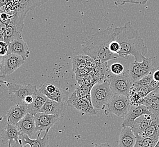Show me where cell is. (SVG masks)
I'll return each instance as SVG.
<instances>
[{
	"label": "cell",
	"instance_id": "obj_1",
	"mask_svg": "<svg viewBox=\"0 0 159 147\" xmlns=\"http://www.w3.org/2000/svg\"><path fill=\"white\" fill-rule=\"evenodd\" d=\"M115 33L116 40L121 47L118 53L119 57L128 59L130 55H133L135 61H143L148 53V48L138 30L133 27L131 21L126 22L121 27L115 28Z\"/></svg>",
	"mask_w": 159,
	"mask_h": 147
},
{
	"label": "cell",
	"instance_id": "obj_2",
	"mask_svg": "<svg viewBox=\"0 0 159 147\" xmlns=\"http://www.w3.org/2000/svg\"><path fill=\"white\" fill-rule=\"evenodd\" d=\"M116 39L115 28L109 27L93 34L85 43L83 51L96 61L106 62L119 57L118 54L111 52L109 46L111 42Z\"/></svg>",
	"mask_w": 159,
	"mask_h": 147
},
{
	"label": "cell",
	"instance_id": "obj_3",
	"mask_svg": "<svg viewBox=\"0 0 159 147\" xmlns=\"http://www.w3.org/2000/svg\"><path fill=\"white\" fill-rule=\"evenodd\" d=\"M113 93L111 88L110 80L96 83L91 92L92 102L95 109L104 110Z\"/></svg>",
	"mask_w": 159,
	"mask_h": 147
},
{
	"label": "cell",
	"instance_id": "obj_4",
	"mask_svg": "<svg viewBox=\"0 0 159 147\" xmlns=\"http://www.w3.org/2000/svg\"><path fill=\"white\" fill-rule=\"evenodd\" d=\"M1 83H3L7 86L10 100L15 102L16 104L24 103L25 98L29 95H36L39 90L35 85L28 84H19L16 83H7L6 81L1 80Z\"/></svg>",
	"mask_w": 159,
	"mask_h": 147
},
{
	"label": "cell",
	"instance_id": "obj_5",
	"mask_svg": "<svg viewBox=\"0 0 159 147\" xmlns=\"http://www.w3.org/2000/svg\"><path fill=\"white\" fill-rule=\"evenodd\" d=\"M130 106L128 96L113 93L104 109V112L106 115L113 114L117 116L125 117Z\"/></svg>",
	"mask_w": 159,
	"mask_h": 147
},
{
	"label": "cell",
	"instance_id": "obj_6",
	"mask_svg": "<svg viewBox=\"0 0 159 147\" xmlns=\"http://www.w3.org/2000/svg\"><path fill=\"white\" fill-rule=\"evenodd\" d=\"M108 79L110 82L111 88L114 94L129 97L133 83L127 71L120 75H115L111 73Z\"/></svg>",
	"mask_w": 159,
	"mask_h": 147
},
{
	"label": "cell",
	"instance_id": "obj_7",
	"mask_svg": "<svg viewBox=\"0 0 159 147\" xmlns=\"http://www.w3.org/2000/svg\"><path fill=\"white\" fill-rule=\"evenodd\" d=\"M155 69L152 60L145 57L142 62L135 61L132 62L127 71L132 82L134 83L148 75Z\"/></svg>",
	"mask_w": 159,
	"mask_h": 147
},
{
	"label": "cell",
	"instance_id": "obj_8",
	"mask_svg": "<svg viewBox=\"0 0 159 147\" xmlns=\"http://www.w3.org/2000/svg\"><path fill=\"white\" fill-rule=\"evenodd\" d=\"M25 61V58L16 54L10 53L5 57H1V77L11 75L24 64Z\"/></svg>",
	"mask_w": 159,
	"mask_h": 147
},
{
	"label": "cell",
	"instance_id": "obj_9",
	"mask_svg": "<svg viewBox=\"0 0 159 147\" xmlns=\"http://www.w3.org/2000/svg\"><path fill=\"white\" fill-rule=\"evenodd\" d=\"M67 103L82 113L90 116H95L97 114V110L93 107L92 103L86 99L79 97L75 91L68 99Z\"/></svg>",
	"mask_w": 159,
	"mask_h": 147
},
{
	"label": "cell",
	"instance_id": "obj_10",
	"mask_svg": "<svg viewBox=\"0 0 159 147\" xmlns=\"http://www.w3.org/2000/svg\"><path fill=\"white\" fill-rule=\"evenodd\" d=\"M16 126H13L7 123L5 129L1 130V138L3 144H8V147H22L23 143L20 136Z\"/></svg>",
	"mask_w": 159,
	"mask_h": 147
},
{
	"label": "cell",
	"instance_id": "obj_11",
	"mask_svg": "<svg viewBox=\"0 0 159 147\" xmlns=\"http://www.w3.org/2000/svg\"><path fill=\"white\" fill-rule=\"evenodd\" d=\"M34 116L36 131L39 132L49 131L52 126L61 119L58 116L50 115L43 113L36 114Z\"/></svg>",
	"mask_w": 159,
	"mask_h": 147
},
{
	"label": "cell",
	"instance_id": "obj_12",
	"mask_svg": "<svg viewBox=\"0 0 159 147\" xmlns=\"http://www.w3.org/2000/svg\"><path fill=\"white\" fill-rule=\"evenodd\" d=\"M146 114H151L149 108L143 105H131L128 113L124 117L122 123V127H132L135 121L139 116Z\"/></svg>",
	"mask_w": 159,
	"mask_h": 147
},
{
	"label": "cell",
	"instance_id": "obj_13",
	"mask_svg": "<svg viewBox=\"0 0 159 147\" xmlns=\"http://www.w3.org/2000/svg\"><path fill=\"white\" fill-rule=\"evenodd\" d=\"M27 113H28V105L25 103L16 104L6 112L7 123L13 126H16Z\"/></svg>",
	"mask_w": 159,
	"mask_h": 147
},
{
	"label": "cell",
	"instance_id": "obj_14",
	"mask_svg": "<svg viewBox=\"0 0 159 147\" xmlns=\"http://www.w3.org/2000/svg\"><path fill=\"white\" fill-rule=\"evenodd\" d=\"M16 126L21 135H27L29 137L33 136L37 131L34 116L29 113L18 123Z\"/></svg>",
	"mask_w": 159,
	"mask_h": 147
},
{
	"label": "cell",
	"instance_id": "obj_15",
	"mask_svg": "<svg viewBox=\"0 0 159 147\" xmlns=\"http://www.w3.org/2000/svg\"><path fill=\"white\" fill-rule=\"evenodd\" d=\"M156 117V116L151 113L144 114L138 118L131 127L135 135H142Z\"/></svg>",
	"mask_w": 159,
	"mask_h": 147
},
{
	"label": "cell",
	"instance_id": "obj_16",
	"mask_svg": "<svg viewBox=\"0 0 159 147\" xmlns=\"http://www.w3.org/2000/svg\"><path fill=\"white\" fill-rule=\"evenodd\" d=\"M10 53L20 55L26 60L29 57L30 51L27 44L23 39V37H20L13 40L10 43L7 54Z\"/></svg>",
	"mask_w": 159,
	"mask_h": 147
},
{
	"label": "cell",
	"instance_id": "obj_17",
	"mask_svg": "<svg viewBox=\"0 0 159 147\" xmlns=\"http://www.w3.org/2000/svg\"><path fill=\"white\" fill-rule=\"evenodd\" d=\"M66 111V105L64 102H58L48 99L46 103L40 110V113L48 114L50 115H55L61 116Z\"/></svg>",
	"mask_w": 159,
	"mask_h": 147
},
{
	"label": "cell",
	"instance_id": "obj_18",
	"mask_svg": "<svg viewBox=\"0 0 159 147\" xmlns=\"http://www.w3.org/2000/svg\"><path fill=\"white\" fill-rule=\"evenodd\" d=\"M137 138L130 127H122L120 134L118 147H134Z\"/></svg>",
	"mask_w": 159,
	"mask_h": 147
},
{
	"label": "cell",
	"instance_id": "obj_19",
	"mask_svg": "<svg viewBox=\"0 0 159 147\" xmlns=\"http://www.w3.org/2000/svg\"><path fill=\"white\" fill-rule=\"evenodd\" d=\"M19 8L16 12L25 18L28 12L46 3L49 0H18Z\"/></svg>",
	"mask_w": 159,
	"mask_h": 147
},
{
	"label": "cell",
	"instance_id": "obj_20",
	"mask_svg": "<svg viewBox=\"0 0 159 147\" xmlns=\"http://www.w3.org/2000/svg\"><path fill=\"white\" fill-rule=\"evenodd\" d=\"M49 131H46V133L43 135V138L40 136L41 131L39 132L36 139H31L27 135H20L23 146L25 145H29L30 147H47L49 143Z\"/></svg>",
	"mask_w": 159,
	"mask_h": 147
},
{
	"label": "cell",
	"instance_id": "obj_21",
	"mask_svg": "<svg viewBox=\"0 0 159 147\" xmlns=\"http://www.w3.org/2000/svg\"><path fill=\"white\" fill-rule=\"evenodd\" d=\"M48 99V98L46 96L43 95L39 91L38 93L34 97L33 103L28 106V113L34 116L40 113V110L46 103Z\"/></svg>",
	"mask_w": 159,
	"mask_h": 147
},
{
	"label": "cell",
	"instance_id": "obj_22",
	"mask_svg": "<svg viewBox=\"0 0 159 147\" xmlns=\"http://www.w3.org/2000/svg\"><path fill=\"white\" fill-rule=\"evenodd\" d=\"M23 37L21 32L19 31L16 26L10 23L7 26L6 31H5L3 36L0 37L1 41L6 42L9 45L11 42L16 39Z\"/></svg>",
	"mask_w": 159,
	"mask_h": 147
},
{
	"label": "cell",
	"instance_id": "obj_23",
	"mask_svg": "<svg viewBox=\"0 0 159 147\" xmlns=\"http://www.w3.org/2000/svg\"><path fill=\"white\" fill-rule=\"evenodd\" d=\"M137 140L134 147H155L159 139L135 135Z\"/></svg>",
	"mask_w": 159,
	"mask_h": 147
},
{
	"label": "cell",
	"instance_id": "obj_24",
	"mask_svg": "<svg viewBox=\"0 0 159 147\" xmlns=\"http://www.w3.org/2000/svg\"><path fill=\"white\" fill-rule=\"evenodd\" d=\"M86 55H77L74 57L72 64V71L74 73H79L87 68Z\"/></svg>",
	"mask_w": 159,
	"mask_h": 147
},
{
	"label": "cell",
	"instance_id": "obj_25",
	"mask_svg": "<svg viewBox=\"0 0 159 147\" xmlns=\"http://www.w3.org/2000/svg\"><path fill=\"white\" fill-rule=\"evenodd\" d=\"M141 136L159 139V118L156 117Z\"/></svg>",
	"mask_w": 159,
	"mask_h": 147
},
{
	"label": "cell",
	"instance_id": "obj_26",
	"mask_svg": "<svg viewBox=\"0 0 159 147\" xmlns=\"http://www.w3.org/2000/svg\"><path fill=\"white\" fill-rule=\"evenodd\" d=\"M94 85H89L86 86H79L75 91L77 95L81 98H85L89 100L92 102L91 97V92L92 89Z\"/></svg>",
	"mask_w": 159,
	"mask_h": 147
},
{
	"label": "cell",
	"instance_id": "obj_27",
	"mask_svg": "<svg viewBox=\"0 0 159 147\" xmlns=\"http://www.w3.org/2000/svg\"><path fill=\"white\" fill-rule=\"evenodd\" d=\"M159 101V90H154L143 98L142 105L149 107Z\"/></svg>",
	"mask_w": 159,
	"mask_h": 147
},
{
	"label": "cell",
	"instance_id": "obj_28",
	"mask_svg": "<svg viewBox=\"0 0 159 147\" xmlns=\"http://www.w3.org/2000/svg\"><path fill=\"white\" fill-rule=\"evenodd\" d=\"M19 8V3L18 0H8L5 6L3 7L4 12L10 14H15Z\"/></svg>",
	"mask_w": 159,
	"mask_h": 147
},
{
	"label": "cell",
	"instance_id": "obj_29",
	"mask_svg": "<svg viewBox=\"0 0 159 147\" xmlns=\"http://www.w3.org/2000/svg\"><path fill=\"white\" fill-rule=\"evenodd\" d=\"M129 98L130 101L131 105H142L143 98L133 88H131L130 92L129 95Z\"/></svg>",
	"mask_w": 159,
	"mask_h": 147
},
{
	"label": "cell",
	"instance_id": "obj_30",
	"mask_svg": "<svg viewBox=\"0 0 159 147\" xmlns=\"http://www.w3.org/2000/svg\"><path fill=\"white\" fill-rule=\"evenodd\" d=\"M156 69V68H155ZM154 70L146 76L142 78L141 79L133 83V86L134 87H141V86H149L152 80L153 79V73Z\"/></svg>",
	"mask_w": 159,
	"mask_h": 147
},
{
	"label": "cell",
	"instance_id": "obj_31",
	"mask_svg": "<svg viewBox=\"0 0 159 147\" xmlns=\"http://www.w3.org/2000/svg\"><path fill=\"white\" fill-rule=\"evenodd\" d=\"M132 88L134 89L143 98L146 97L147 95L153 91V90L151 88L150 86H144L141 87H134L132 86Z\"/></svg>",
	"mask_w": 159,
	"mask_h": 147
},
{
	"label": "cell",
	"instance_id": "obj_32",
	"mask_svg": "<svg viewBox=\"0 0 159 147\" xmlns=\"http://www.w3.org/2000/svg\"><path fill=\"white\" fill-rule=\"evenodd\" d=\"M111 73L115 75H120L124 72V67L120 63H115L110 66Z\"/></svg>",
	"mask_w": 159,
	"mask_h": 147
},
{
	"label": "cell",
	"instance_id": "obj_33",
	"mask_svg": "<svg viewBox=\"0 0 159 147\" xmlns=\"http://www.w3.org/2000/svg\"><path fill=\"white\" fill-rule=\"evenodd\" d=\"M120 48L121 47L119 43L116 39L111 42L109 49L111 52L115 54H118L120 50Z\"/></svg>",
	"mask_w": 159,
	"mask_h": 147
},
{
	"label": "cell",
	"instance_id": "obj_34",
	"mask_svg": "<svg viewBox=\"0 0 159 147\" xmlns=\"http://www.w3.org/2000/svg\"><path fill=\"white\" fill-rule=\"evenodd\" d=\"M9 50V45L3 41H0V55L5 57L7 55Z\"/></svg>",
	"mask_w": 159,
	"mask_h": 147
},
{
	"label": "cell",
	"instance_id": "obj_35",
	"mask_svg": "<svg viewBox=\"0 0 159 147\" xmlns=\"http://www.w3.org/2000/svg\"><path fill=\"white\" fill-rule=\"evenodd\" d=\"M148 108L151 113L153 114L159 118V101Z\"/></svg>",
	"mask_w": 159,
	"mask_h": 147
},
{
	"label": "cell",
	"instance_id": "obj_36",
	"mask_svg": "<svg viewBox=\"0 0 159 147\" xmlns=\"http://www.w3.org/2000/svg\"><path fill=\"white\" fill-rule=\"evenodd\" d=\"M36 95H29L27 96L25 98L24 100V103L27 105H30L33 103L34 99V97Z\"/></svg>",
	"mask_w": 159,
	"mask_h": 147
},
{
	"label": "cell",
	"instance_id": "obj_37",
	"mask_svg": "<svg viewBox=\"0 0 159 147\" xmlns=\"http://www.w3.org/2000/svg\"><path fill=\"white\" fill-rule=\"evenodd\" d=\"M114 4L117 6H122L126 3H131L132 0H113Z\"/></svg>",
	"mask_w": 159,
	"mask_h": 147
},
{
	"label": "cell",
	"instance_id": "obj_38",
	"mask_svg": "<svg viewBox=\"0 0 159 147\" xmlns=\"http://www.w3.org/2000/svg\"><path fill=\"white\" fill-rule=\"evenodd\" d=\"M151 88L152 89L153 91L156 90V89H158L159 87V82L156 81L155 80L152 79L151 82L150 83V85Z\"/></svg>",
	"mask_w": 159,
	"mask_h": 147
},
{
	"label": "cell",
	"instance_id": "obj_39",
	"mask_svg": "<svg viewBox=\"0 0 159 147\" xmlns=\"http://www.w3.org/2000/svg\"><path fill=\"white\" fill-rule=\"evenodd\" d=\"M0 37H2L3 36L5 31H6L7 25L2 21H0Z\"/></svg>",
	"mask_w": 159,
	"mask_h": 147
},
{
	"label": "cell",
	"instance_id": "obj_40",
	"mask_svg": "<svg viewBox=\"0 0 159 147\" xmlns=\"http://www.w3.org/2000/svg\"><path fill=\"white\" fill-rule=\"evenodd\" d=\"M153 79L159 82V68H156L153 71Z\"/></svg>",
	"mask_w": 159,
	"mask_h": 147
},
{
	"label": "cell",
	"instance_id": "obj_41",
	"mask_svg": "<svg viewBox=\"0 0 159 147\" xmlns=\"http://www.w3.org/2000/svg\"><path fill=\"white\" fill-rule=\"evenodd\" d=\"M149 0H132L131 3H135V4H141L142 5H145Z\"/></svg>",
	"mask_w": 159,
	"mask_h": 147
},
{
	"label": "cell",
	"instance_id": "obj_42",
	"mask_svg": "<svg viewBox=\"0 0 159 147\" xmlns=\"http://www.w3.org/2000/svg\"><path fill=\"white\" fill-rule=\"evenodd\" d=\"M95 147H111V146L107 143H105L96 144L95 145Z\"/></svg>",
	"mask_w": 159,
	"mask_h": 147
},
{
	"label": "cell",
	"instance_id": "obj_43",
	"mask_svg": "<svg viewBox=\"0 0 159 147\" xmlns=\"http://www.w3.org/2000/svg\"><path fill=\"white\" fill-rule=\"evenodd\" d=\"M7 1H8V0H0V8H1V9H2L5 6Z\"/></svg>",
	"mask_w": 159,
	"mask_h": 147
},
{
	"label": "cell",
	"instance_id": "obj_44",
	"mask_svg": "<svg viewBox=\"0 0 159 147\" xmlns=\"http://www.w3.org/2000/svg\"><path fill=\"white\" fill-rule=\"evenodd\" d=\"M155 147H159V139L158 141H157V144H156V145L155 146Z\"/></svg>",
	"mask_w": 159,
	"mask_h": 147
},
{
	"label": "cell",
	"instance_id": "obj_45",
	"mask_svg": "<svg viewBox=\"0 0 159 147\" xmlns=\"http://www.w3.org/2000/svg\"><path fill=\"white\" fill-rule=\"evenodd\" d=\"M158 89H159V88H158Z\"/></svg>",
	"mask_w": 159,
	"mask_h": 147
},
{
	"label": "cell",
	"instance_id": "obj_46",
	"mask_svg": "<svg viewBox=\"0 0 159 147\" xmlns=\"http://www.w3.org/2000/svg\"></svg>",
	"mask_w": 159,
	"mask_h": 147
}]
</instances>
